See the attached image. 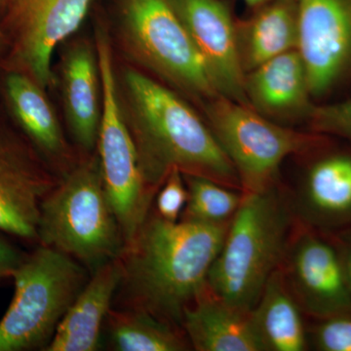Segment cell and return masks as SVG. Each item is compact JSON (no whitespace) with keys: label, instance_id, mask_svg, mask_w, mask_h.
<instances>
[{"label":"cell","instance_id":"2","mask_svg":"<svg viewBox=\"0 0 351 351\" xmlns=\"http://www.w3.org/2000/svg\"><path fill=\"white\" fill-rule=\"evenodd\" d=\"M122 88L127 124L152 195L173 169L242 191L237 170L209 124L179 95L135 69L124 71Z\"/></svg>","mask_w":351,"mask_h":351},{"label":"cell","instance_id":"15","mask_svg":"<svg viewBox=\"0 0 351 351\" xmlns=\"http://www.w3.org/2000/svg\"><path fill=\"white\" fill-rule=\"evenodd\" d=\"M0 100L13 123L60 177L75 165L46 90L38 82L20 71L0 69Z\"/></svg>","mask_w":351,"mask_h":351},{"label":"cell","instance_id":"22","mask_svg":"<svg viewBox=\"0 0 351 351\" xmlns=\"http://www.w3.org/2000/svg\"><path fill=\"white\" fill-rule=\"evenodd\" d=\"M104 330L108 346L115 351H184L191 348L181 328L133 309L112 307Z\"/></svg>","mask_w":351,"mask_h":351},{"label":"cell","instance_id":"29","mask_svg":"<svg viewBox=\"0 0 351 351\" xmlns=\"http://www.w3.org/2000/svg\"><path fill=\"white\" fill-rule=\"evenodd\" d=\"M243 1L246 2L248 5L252 7H261L265 5L267 2L271 1V0H243Z\"/></svg>","mask_w":351,"mask_h":351},{"label":"cell","instance_id":"21","mask_svg":"<svg viewBox=\"0 0 351 351\" xmlns=\"http://www.w3.org/2000/svg\"><path fill=\"white\" fill-rule=\"evenodd\" d=\"M302 313L280 267L269 277L250 311L252 323L265 351L307 350L308 332Z\"/></svg>","mask_w":351,"mask_h":351},{"label":"cell","instance_id":"25","mask_svg":"<svg viewBox=\"0 0 351 351\" xmlns=\"http://www.w3.org/2000/svg\"><path fill=\"white\" fill-rule=\"evenodd\" d=\"M307 121L314 132L339 136L351 142V100L313 106Z\"/></svg>","mask_w":351,"mask_h":351},{"label":"cell","instance_id":"11","mask_svg":"<svg viewBox=\"0 0 351 351\" xmlns=\"http://www.w3.org/2000/svg\"><path fill=\"white\" fill-rule=\"evenodd\" d=\"M298 52L311 97L336 86L351 69V0H295Z\"/></svg>","mask_w":351,"mask_h":351},{"label":"cell","instance_id":"30","mask_svg":"<svg viewBox=\"0 0 351 351\" xmlns=\"http://www.w3.org/2000/svg\"><path fill=\"white\" fill-rule=\"evenodd\" d=\"M11 0H0V18L3 15L4 11L6 10L7 6L10 3Z\"/></svg>","mask_w":351,"mask_h":351},{"label":"cell","instance_id":"8","mask_svg":"<svg viewBox=\"0 0 351 351\" xmlns=\"http://www.w3.org/2000/svg\"><path fill=\"white\" fill-rule=\"evenodd\" d=\"M121 34L133 59L171 86L203 101L218 96L170 0H124Z\"/></svg>","mask_w":351,"mask_h":351},{"label":"cell","instance_id":"17","mask_svg":"<svg viewBox=\"0 0 351 351\" xmlns=\"http://www.w3.org/2000/svg\"><path fill=\"white\" fill-rule=\"evenodd\" d=\"M62 96L66 122L84 154L96 151L101 113V84L96 47L71 44L62 63Z\"/></svg>","mask_w":351,"mask_h":351},{"label":"cell","instance_id":"18","mask_svg":"<svg viewBox=\"0 0 351 351\" xmlns=\"http://www.w3.org/2000/svg\"><path fill=\"white\" fill-rule=\"evenodd\" d=\"M120 279L121 265L119 258L94 270L64 314L45 351L98 350Z\"/></svg>","mask_w":351,"mask_h":351},{"label":"cell","instance_id":"27","mask_svg":"<svg viewBox=\"0 0 351 351\" xmlns=\"http://www.w3.org/2000/svg\"><path fill=\"white\" fill-rule=\"evenodd\" d=\"M326 235L338 254L346 286L351 294V228Z\"/></svg>","mask_w":351,"mask_h":351},{"label":"cell","instance_id":"3","mask_svg":"<svg viewBox=\"0 0 351 351\" xmlns=\"http://www.w3.org/2000/svg\"><path fill=\"white\" fill-rule=\"evenodd\" d=\"M293 219L287 197L276 184L242 193L208 274V289L230 306L251 311L269 277L282 265Z\"/></svg>","mask_w":351,"mask_h":351},{"label":"cell","instance_id":"9","mask_svg":"<svg viewBox=\"0 0 351 351\" xmlns=\"http://www.w3.org/2000/svg\"><path fill=\"white\" fill-rule=\"evenodd\" d=\"M92 0H11L0 18V69L25 73L44 89L52 57L80 27Z\"/></svg>","mask_w":351,"mask_h":351},{"label":"cell","instance_id":"28","mask_svg":"<svg viewBox=\"0 0 351 351\" xmlns=\"http://www.w3.org/2000/svg\"><path fill=\"white\" fill-rule=\"evenodd\" d=\"M23 257L19 249L0 235V282L12 279Z\"/></svg>","mask_w":351,"mask_h":351},{"label":"cell","instance_id":"24","mask_svg":"<svg viewBox=\"0 0 351 351\" xmlns=\"http://www.w3.org/2000/svg\"><path fill=\"white\" fill-rule=\"evenodd\" d=\"M308 332V343L319 351H351V311L318 319Z\"/></svg>","mask_w":351,"mask_h":351},{"label":"cell","instance_id":"4","mask_svg":"<svg viewBox=\"0 0 351 351\" xmlns=\"http://www.w3.org/2000/svg\"><path fill=\"white\" fill-rule=\"evenodd\" d=\"M38 244L75 258L91 272L119 257L125 242L106 193L98 152L77 160L43 198Z\"/></svg>","mask_w":351,"mask_h":351},{"label":"cell","instance_id":"7","mask_svg":"<svg viewBox=\"0 0 351 351\" xmlns=\"http://www.w3.org/2000/svg\"><path fill=\"white\" fill-rule=\"evenodd\" d=\"M96 51L101 84V113L97 152L106 193L129 243L151 213L156 195L145 184L137 147L127 124L108 38L99 29Z\"/></svg>","mask_w":351,"mask_h":351},{"label":"cell","instance_id":"10","mask_svg":"<svg viewBox=\"0 0 351 351\" xmlns=\"http://www.w3.org/2000/svg\"><path fill=\"white\" fill-rule=\"evenodd\" d=\"M60 180L0 105V232L38 243L41 202Z\"/></svg>","mask_w":351,"mask_h":351},{"label":"cell","instance_id":"5","mask_svg":"<svg viewBox=\"0 0 351 351\" xmlns=\"http://www.w3.org/2000/svg\"><path fill=\"white\" fill-rule=\"evenodd\" d=\"M88 270L61 252L38 246L14 272V295L0 320V351L43 350L86 285Z\"/></svg>","mask_w":351,"mask_h":351},{"label":"cell","instance_id":"16","mask_svg":"<svg viewBox=\"0 0 351 351\" xmlns=\"http://www.w3.org/2000/svg\"><path fill=\"white\" fill-rule=\"evenodd\" d=\"M245 94L252 108L278 123L307 120L313 107L306 66L298 50L247 73Z\"/></svg>","mask_w":351,"mask_h":351},{"label":"cell","instance_id":"20","mask_svg":"<svg viewBox=\"0 0 351 351\" xmlns=\"http://www.w3.org/2000/svg\"><path fill=\"white\" fill-rule=\"evenodd\" d=\"M235 27L240 62L247 73L279 55L297 50L295 0H271L258 7L250 19Z\"/></svg>","mask_w":351,"mask_h":351},{"label":"cell","instance_id":"13","mask_svg":"<svg viewBox=\"0 0 351 351\" xmlns=\"http://www.w3.org/2000/svg\"><path fill=\"white\" fill-rule=\"evenodd\" d=\"M204 62L217 93L249 106L237 27L219 0H170Z\"/></svg>","mask_w":351,"mask_h":351},{"label":"cell","instance_id":"1","mask_svg":"<svg viewBox=\"0 0 351 351\" xmlns=\"http://www.w3.org/2000/svg\"><path fill=\"white\" fill-rule=\"evenodd\" d=\"M228 226L168 221L149 213L119 257L121 279L114 301L119 308L143 311L182 329L184 311L207 288Z\"/></svg>","mask_w":351,"mask_h":351},{"label":"cell","instance_id":"14","mask_svg":"<svg viewBox=\"0 0 351 351\" xmlns=\"http://www.w3.org/2000/svg\"><path fill=\"white\" fill-rule=\"evenodd\" d=\"M286 197L300 226L323 234L351 228V154L318 157L294 193Z\"/></svg>","mask_w":351,"mask_h":351},{"label":"cell","instance_id":"6","mask_svg":"<svg viewBox=\"0 0 351 351\" xmlns=\"http://www.w3.org/2000/svg\"><path fill=\"white\" fill-rule=\"evenodd\" d=\"M203 104L207 123L234 166L242 193L276 186L285 159L314 151L322 143L318 136L289 128L221 95Z\"/></svg>","mask_w":351,"mask_h":351},{"label":"cell","instance_id":"19","mask_svg":"<svg viewBox=\"0 0 351 351\" xmlns=\"http://www.w3.org/2000/svg\"><path fill=\"white\" fill-rule=\"evenodd\" d=\"M182 329L197 351H265L250 311L230 306L208 286L184 311Z\"/></svg>","mask_w":351,"mask_h":351},{"label":"cell","instance_id":"12","mask_svg":"<svg viewBox=\"0 0 351 351\" xmlns=\"http://www.w3.org/2000/svg\"><path fill=\"white\" fill-rule=\"evenodd\" d=\"M281 269L304 313L316 319L351 311L338 254L331 240L300 226L291 237Z\"/></svg>","mask_w":351,"mask_h":351},{"label":"cell","instance_id":"23","mask_svg":"<svg viewBox=\"0 0 351 351\" xmlns=\"http://www.w3.org/2000/svg\"><path fill=\"white\" fill-rule=\"evenodd\" d=\"M184 178L188 201L180 219L210 225L230 223L241 203L242 191L207 178L189 175Z\"/></svg>","mask_w":351,"mask_h":351},{"label":"cell","instance_id":"26","mask_svg":"<svg viewBox=\"0 0 351 351\" xmlns=\"http://www.w3.org/2000/svg\"><path fill=\"white\" fill-rule=\"evenodd\" d=\"M188 201V189L181 171L173 169L156 195V214L165 221H178Z\"/></svg>","mask_w":351,"mask_h":351}]
</instances>
